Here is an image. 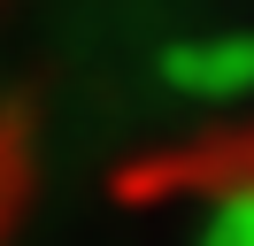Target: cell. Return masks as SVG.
Here are the masks:
<instances>
[{"label": "cell", "mask_w": 254, "mask_h": 246, "mask_svg": "<svg viewBox=\"0 0 254 246\" xmlns=\"http://www.w3.org/2000/svg\"><path fill=\"white\" fill-rule=\"evenodd\" d=\"M23 131L8 116H0V246H8V231H16V215H23Z\"/></svg>", "instance_id": "6da1fadb"}]
</instances>
